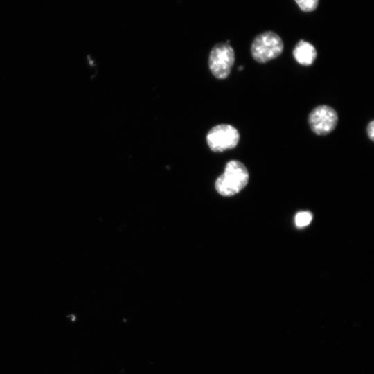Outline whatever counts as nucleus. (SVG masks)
<instances>
[{"label":"nucleus","instance_id":"20e7f679","mask_svg":"<svg viewBox=\"0 0 374 374\" xmlns=\"http://www.w3.org/2000/svg\"><path fill=\"white\" fill-rule=\"evenodd\" d=\"M239 140V132L235 127L229 124L214 126L206 136L207 144L215 152H221L235 148Z\"/></svg>","mask_w":374,"mask_h":374},{"label":"nucleus","instance_id":"1a4fd4ad","mask_svg":"<svg viewBox=\"0 0 374 374\" xmlns=\"http://www.w3.org/2000/svg\"><path fill=\"white\" fill-rule=\"evenodd\" d=\"M366 132L371 141H374V121L372 120L367 125Z\"/></svg>","mask_w":374,"mask_h":374},{"label":"nucleus","instance_id":"7ed1b4c3","mask_svg":"<svg viewBox=\"0 0 374 374\" xmlns=\"http://www.w3.org/2000/svg\"><path fill=\"white\" fill-rule=\"evenodd\" d=\"M235 62L233 48L226 43L215 45L209 55L208 66L212 74L217 79H225L231 73Z\"/></svg>","mask_w":374,"mask_h":374},{"label":"nucleus","instance_id":"6e6552de","mask_svg":"<svg viewBox=\"0 0 374 374\" xmlns=\"http://www.w3.org/2000/svg\"><path fill=\"white\" fill-rule=\"evenodd\" d=\"M295 1L301 10L304 12L314 10L319 4V0H295Z\"/></svg>","mask_w":374,"mask_h":374},{"label":"nucleus","instance_id":"9d476101","mask_svg":"<svg viewBox=\"0 0 374 374\" xmlns=\"http://www.w3.org/2000/svg\"><path fill=\"white\" fill-rule=\"evenodd\" d=\"M242 69H243V66H239V68H238L239 71L242 70Z\"/></svg>","mask_w":374,"mask_h":374},{"label":"nucleus","instance_id":"39448f33","mask_svg":"<svg viewBox=\"0 0 374 374\" xmlns=\"http://www.w3.org/2000/svg\"><path fill=\"white\" fill-rule=\"evenodd\" d=\"M308 121L313 132L317 135L325 136L336 127L338 115L332 107L321 105L314 107L310 112Z\"/></svg>","mask_w":374,"mask_h":374},{"label":"nucleus","instance_id":"423d86ee","mask_svg":"<svg viewBox=\"0 0 374 374\" xmlns=\"http://www.w3.org/2000/svg\"><path fill=\"white\" fill-rule=\"evenodd\" d=\"M293 56L296 61L303 66H310L317 56L314 46L305 40H300L293 50Z\"/></svg>","mask_w":374,"mask_h":374},{"label":"nucleus","instance_id":"f03ea898","mask_svg":"<svg viewBox=\"0 0 374 374\" xmlns=\"http://www.w3.org/2000/svg\"><path fill=\"white\" fill-rule=\"evenodd\" d=\"M283 50L282 39L272 31H266L257 35L251 47L253 58L259 63H266L276 58Z\"/></svg>","mask_w":374,"mask_h":374},{"label":"nucleus","instance_id":"0eeeda50","mask_svg":"<svg viewBox=\"0 0 374 374\" xmlns=\"http://www.w3.org/2000/svg\"><path fill=\"white\" fill-rule=\"evenodd\" d=\"M312 215L308 211H301L295 216V224L299 228H303L308 226L312 221Z\"/></svg>","mask_w":374,"mask_h":374},{"label":"nucleus","instance_id":"f257e3e1","mask_svg":"<svg viewBox=\"0 0 374 374\" xmlns=\"http://www.w3.org/2000/svg\"><path fill=\"white\" fill-rule=\"evenodd\" d=\"M249 172L245 166L237 160L229 161L224 172L215 182L217 192L222 196H232L242 190L249 181Z\"/></svg>","mask_w":374,"mask_h":374}]
</instances>
